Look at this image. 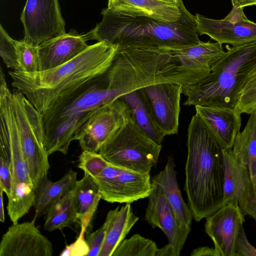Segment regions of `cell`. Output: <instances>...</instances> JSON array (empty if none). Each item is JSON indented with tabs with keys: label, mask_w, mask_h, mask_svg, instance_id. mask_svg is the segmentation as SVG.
<instances>
[{
	"label": "cell",
	"mask_w": 256,
	"mask_h": 256,
	"mask_svg": "<svg viewBox=\"0 0 256 256\" xmlns=\"http://www.w3.org/2000/svg\"><path fill=\"white\" fill-rule=\"evenodd\" d=\"M226 48L227 50L206 77L195 84L182 86L187 98L184 105L235 108L244 85L256 70V40Z\"/></svg>",
	"instance_id": "cell-4"
},
{
	"label": "cell",
	"mask_w": 256,
	"mask_h": 256,
	"mask_svg": "<svg viewBox=\"0 0 256 256\" xmlns=\"http://www.w3.org/2000/svg\"><path fill=\"white\" fill-rule=\"evenodd\" d=\"M222 154L224 164V202L235 200L240 206L246 198L250 184L247 169L232 148L222 149Z\"/></svg>",
	"instance_id": "cell-22"
},
{
	"label": "cell",
	"mask_w": 256,
	"mask_h": 256,
	"mask_svg": "<svg viewBox=\"0 0 256 256\" xmlns=\"http://www.w3.org/2000/svg\"><path fill=\"white\" fill-rule=\"evenodd\" d=\"M236 256H256V248L248 241L244 226L238 238Z\"/></svg>",
	"instance_id": "cell-36"
},
{
	"label": "cell",
	"mask_w": 256,
	"mask_h": 256,
	"mask_svg": "<svg viewBox=\"0 0 256 256\" xmlns=\"http://www.w3.org/2000/svg\"><path fill=\"white\" fill-rule=\"evenodd\" d=\"M53 246L32 221L12 224L0 242V256H52Z\"/></svg>",
	"instance_id": "cell-15"
},
{
	"label": "cell",
	"mask_w": 256,
	"mask_h": 256,
	"mask_svg": "<svg viewBox=\"0 0 256 256\" xmlns=\"http://www.w3.org/2000/svg\"><path fill=\"white\" fill-rule=\"evenodd\" d=\"M154 120L165 136L176 134L182 85L174 82L153 83L141 88Z\"/></svg>",
	"instance_id": "cell-13"
},
{
	"label": "cell",
	"mask_w": 256,
	"mask_h": 256,
	"mask_svg": "<svg viewBox=\"0 0 256 256\" xmlns=\"http://www.w3.org/2000/svg\"><path fill=\"white\" fill-rule=\"evenodd\" d=\"M244 8L232 7L223 19L214 20L196 14L198 34H206L216 42L236 46L256 40V23L246 16Z\"/></svg>",
	"instance_id": "cell-11"
},
{
	"label": "cell",
	"mask_w": 256,
	"mask_h": 256,
	"mask_svg": "<svg viewBox=\"0 0 256 256\" xmlns=\"http://www.w3.org/2000/svg\"><path fill=\"white\" fill-rule=\"evenodd\" d=\"M73 190L50 208L46 214L44 230L51 232L62 230L78 222L74 204Z\"/></svg>",
	"instance_id": "cell-27"
},
{
	"label": "cell",
	"mask_w": 256,
	"mask_h": 256,
	"mask_svg": "<svg viewBox=\"0 0 256 256\" xmlns=\"http://www.w3.org/2000/svg\"><path fill=\"white\" fill-rule=\"evenodd\" d=\"M240 206L244 214L256 218V174L250 180L246 198Z\"/></svg>",
	"instance_id": "cell-34"
},
{
	"label": "cell",
	"mask_w": 256,
	"mask_h": 256,
	"mask_svg": "<svg viewBox=\"0 0 256 256\" xmlns=\"http://www.w3.org/2000/svg\"><path fill=\"white\" fill-rule=\"evenodd\" d=\"M108 222L105 240L99 256H112L139 218L134 212L130 204L110 210L106 216Z\"/></svg>",
	"instance_id": "cell-21"
},
{
	"label": "cell",
	"mask_w": 256,
	"mask_h": 256,
	"mask_svg": "<svg viewBox=\"0 0 256 256\" xmlns=\"http://www.w3.org/2000/svg\"><path fill=\"white\" fill-rule=\"evenodd\" d=\"M244 215L236 201L228 200L206 218L205 232L212 240L219 256H236Z\"/></svg>",
	"instance_id": "cell-12"
},
{
	"label": "cell",
	"mask_w": 256,
	"mask_h": 256,
	"mask_svg": "<svg viewBox=\"0 0 256 256\" xmlns=\"http://www.w3.org/2000/svg\"><path fill=\"white\" fill-rule=\"evenodd\" d=\"M86 230L81 228L79 236L72 243L67 245L60 254V256H88L89 247L84 234Z\"/></svg>",
	"instance_id": "cell-33"
},
{
	"label": "cell",
	"mask_w": 256,
	"mask_h": 256,
	"mask_svg": "<svg viewBox=\"0 0 256 256\" xmlns=\"http://www.w3.org/2000/svg\"><path fill=\"white\" fill-rule=\"evenodd\" d=\"M131 110L118 98L105 105L88 120L78 140L82 150L98 152L102 146L132 118Z\"/></svg>",
	"instance_id": "cell-9"
},
{
	"label": "cell",
	"mask_w": 256,
	"mask_h": 256,
	"mask_svg": "<svg viewBox=\"0 0 256 256\" xmlns=\"http://www.w3.org/2000/svg\"><path fill=\"white\" fill-rule=\"evenodd\" d=\"M152 184V190L148 197L145 220L152 227H157L164 232L168 244L173 248L175 256H178L190 228L182 224L162 190L156 184Z\"/></svg>",
	"instance_id": "cell-14"
},
{
	"label": "cell",
	"mask_w": 256,
	"mask_h": 256,
	"mask_svg": "<svg viewBox=\"0 0 256 256\" xmlns=\"http://www.w3.org/2000/svg\"><path fill=\"white\" fill-rule=\"evenodd\" d=\"M76 181L77 172L72 170L56 182L50 180L48 176L43 178L35 191V218L46 214L55 203L74 190Z\"/></svg>",
	"instance_id": "cell-20"
},
{
	"label": "cell",
	"mask_w": 256,
	"mask_h": 256,
	"mask_svg": "<svg viewBox=\"0 0 256 256\" xmlns=\"http://www.w3.org/2000/svg\"><path fill=\"white\" fill-rule=\"evenodd\" d=\"M108 224V222L106 218L100 228L86 236V239L89 247L88 256H99L105 240Z\"/></svg>",
	"instance_id": "cell-32"
},
{
	"label": "cell",
	"mask_w": 256,
	"mask_h": 256,
	"mask_svg": "<svg viewBox=\"0 0 256 256\" xmlns=\"http://www.w3.org/2000/svg\"><path fill=\"white\" fill-rule=\"evenodd\" d=\"M165 2H174L172 0H162Z\"/></svg>",
	"instance_id": "cell-41"
},
{
	"label": "cell",
	"mask_w": 256,
	"mask_h": 256,
	"mask_svg": "<svg viewBox=\"0 0 256 256\" xmlns=\"http://www.w3.org/2000/svg\"><path fill=\"white\" fill-rule=\"evenodd\" d=\"M184 190L193 218L198 222L224 204L222 148L196 114L188 129Z\"/></svg>",
	"instance_id": "cell-3"
},
{
	"label": "cell",
	"mask_w": 256,
	"mask_h": 256,
	"mask_svg": "<svg viewBox=\"0 0 256 256\" xmlns=\"http://www.w3.org/2000/svg\"><path fill=\"white\" fill-rule=\"evenodd\" d=\"M235 108L242 114H250L256 110V70L248 78Z\"/></svg>",
	"instance_id": "cell-30"
},
{
	"label": "cell",
	"mask_w": 256,
	"mask_h": 256,
	"mask_svg": "<svg viewBox=\"0 0 256 256\" xmlns=\"http://www.w3.org/2000/svg\"><path fill=\"white\" fill-rule=\"evenodd\" d=\"M156 256H175L172 246L166 244L161 248H158Z\"/></svg>",
	"instance_id": "cell-38"
},
{
	"label": "cell",
	"mask_w": 256,
	"mask_h": 256,
	"mask_svg": "<svg viewBox=\"0 0 256 256\" xmlns=\"http://www.w3.org/2000/svg\"><path fill=\"white\" fill-rule=\"evenodd\" d=\"M158 248L154 241L136 234L124 240L112 256H156Z\"/></svg>",
	"instance_id": "cell-28"
},
{
	"label": "cell",
	"mask_w": 256,
	"mask_h": 256,
	"mask_svg": "<svg viewBox=\"0 0 256 256\" xmlns=\"http://www.w3.org/2000/svg\"><path fill=\"white\" fill-rule=\"evenodd\" d=\"M254 218V219L256 221V218Z\"/></svg>",
	"instance_id": "cell-43"
},
{
	"label": "cell",
	"mask_w": 256,
	"mask_h": 256,
	"mask_svg": "<svg viewBox=\"0 0 256 256\" xmlns=\"http://www.w3.org/2000/svg\"><path fill=\"white\" fill-rule=\"evenodd\" d=\"M167 50L175 58L177 81L182 86L195 84L206 77L226 52L222 44L210 41Z\"/></svg>",
	"instance_id": "cell-10"
},
{
	"label": "cell",
	"mask_w": 256,
	"mask_h": 256,
	"mask_svg": "<svg viewBox=\"0 0 256 256\" xmlns=\"http://www.w3.org/2000/svg\"><path fill=\"white\" fill-rule=\"evenodd\" d=\"M158 186L175 211L182 224L190 228L193 218L192 211L184 202L176 178L173 158L168 156L164 169L151 179Z\"/></svg>",
	"instance_id": "cell-19"
},
{
	"label": "cell",
	"mask_w": 256,
	"mask_h": 256,
	"mask_svg": "<svg viewBox=\"0 0 256 256\" xmlns=\"http://www.w3.org/2000/svg\"><path fill=\"white\" fill-rule=\"evenodd\" d=\"M20 19L24 39L36 46L66 33L58 0H26Z\"/></svg>",
	"instance_id": "cell-8"
},
{
	"label": "cell",
	"mask_w": 256,
	"mask_h": 256,
	"mask_svg": "<svg viewBox=\"0 0 256 256\" xmlns=\"http://www.w3.org/2000/svg\"><path fill=\"white\" fill-rule=\"evenodd\" d=\"M232 150L252 179L256 174V110L250 114L244 128L236 136Z\"/></svg>",
	"instance_id": "cell-25"
},
{
	"label": "cell",
	"mask_w": 256,
	"mask_h": 256,
	"mask_svg": "<svg viewBox=\"0 0 256 256\" xmlns=\"http://www.w3.org/2000/svg\"><path fill=\"white\" fill-rule=\"evenodd\" d=\"M102 194L92 178L84 172L73 190V200L80 228L87 230L97 210Z\"/></svg>",
	"instance_id": "cell-23"
},
{
	"label": "cell",
	"mask_w": 256,
	"mask_h": 256,
	"mask_svg": "<svg viewBox=\"0 0 256 256\" xmlns=\"http://www.w3.org/2000/svg\"><path fill=\"white\" fill-rule=\"evenodd\" d=\"M174 2H177L178 0H172Z\"/></svg>",
	"instance_id": "cell-42"
},
{
	"label": "cell",
	"mask_w": 256,
	"mask_h": 256,
	"mask_svg": "<svg viewBox=\"0 0 256 256\" xmlns=\"http://www.w3.org/2000/svg\"><path fill=\"white\" fill-rule=\"evenodd\" d=\"M108 8L124 15L144 16L164 22L176 21L181 16L178 2L162 0H108Z\"/></svg>",
	"instance_id": "cell-18"
},
{
	"label": "cell",
	"mask_w": 256,
	"mask_h": 256,
	"mask_svg": "<svg viewBox=\"0 0 256 256\" xmlns=\"http://www.w3.org/2000/svg\"><path fill=\"white\" fill-rule=\"evenodd\" d=\"M118 48V45L97 42L70 61L52 68L34 72L9 71L12 86L42 115L68 94L105 72Z\"/></svg>",
	"instance_id": "cell-1"
},
{
	"label": "cell",
	"mask_w": 256,
	"mask_h": 256,
	"mask_svg": "<svg viewBox=\"0 0 256 256\" xmlns=\"http://www.w3.org/2000/svg\"><path fill=\"white\" fill-rule=\"evenodd\" d=\"M162 148V145L148 136L132 116L102 146L98 152L116 166L150 173L158 162Z\"/></svg>",
	"instance_id": "cell-5"
},
{
	"label": "cell",
	"mask_w": 256,
	"mask_h": 256,
	"mask_svg": "<svg viewBox=\"0 0 256 256\" xmlns=\"http://www.w3.org/2000/svg\"><path fill=\"white\" fill-rule=\"evenodd\" d=\"M0 54L6 66L18 70L14 40L0 26Z\"/></svg>",
	"instance_id": "cell-31"
},
{
	"label": "cell",
	"mask_w": 256,
	"mask_h": 256,
	"mask_svg": "<svg viewBox=\"0 0 256 256\" xmlns=\"http://www.w3.org/2000/svg\"><path fill=\"white\" fill-rule=\"evenodd\" d=\"M119 98L128 104L135 122L145 134L154 142L161 144L166 136L156 124L141 88L124 94Z\"/></svg>",
	"instance_id": "cell-24"
},
{
	"label": "cell",
	"mask_w": 256,
	"mask_h": 256,
	"mask_svg": "<svg viewBox=\"0 0 256 256\" xmlns=\"http://www.w3.org/2000/svg\"><path fill=\"white\" fill-rule=\"evenodd\" d=\"M14 45L18 66L17 71L25 72L40 71L38 46L24 39L14 40Z\"/></svg>",
	"instance_id": "cell-29"
},
{
	"label": "cell",
	"mask_w": 256,
	"mask_h": 256,
	"mask_svg": "<svg viewBox=\"0 0 256 256\" xmlns=\"http://www.w3.org/2000/svg\"><path fill=\"white\" fill-rule=\"evenodd\" d=\"M90 176L97 184L102 199L110 203L131 204L148 198L152 190L150 173L128 170L108 161Z\"/></svg>",
	"instance_id": "cell-7"
},
{
	"label": "cell",
	"mask_w": 256,
	"mask_h": 256,
	"mask_svg": "<svg viewBox=\"0 0 256 256\" xmlns=\"http://www.w3.org/2000/svg\"><path fill=\"white\" fill-rule=\"evenodd\" d=\"M202 120L222 149L232 148L240 132L242 114L236 108L220 106H196Z\"/></svg>",
	"instance_id": "cell-16"
},
{
	"label": "cell",
	"mask_w": 256,
	"mask_h": 256,
	"mask_svg": "<svg viewBox=\"0 0 256 256\" xmlns=\"http://www.w3.org/2000/svg\"><path fill=\"white\" fill-rule=\"evenodd\" d=\"M13 110L24 158L35 188L50 168L42 115L20 92H12Z\"/></svg>",
	"instance_id": "cell-6"
},
{
	"label": "cell",
	"mask_w": 256,
	"mask_h": 256,
	"mask_svg": "<svg viewBox=\"0 0 256 256\" xmlns=\"http://www.w3.org/2000/svg\"><path fill=\"white\" fill-rule=\"evenodd\" d=\"M85 35L74 30L48 40L38 46L40 71L62 65L72 60L89 45Z\"/></svg>",
	"instance_id": "cell-17"
},
{
	"label": "cell",
	"mask_w": 256,
	"mask_h": 256,
	"mask_svg": "<svg viewBox=\"0 0 256 256\" xmlns=\"http://www.w3.org/2000/svg\"><path fill=\"white\" fill-rule=\"evenodd\" d=\"M181 16L176 21L164 22L144 16L124 15L107 8L102 21L85 34L86 40L105 42L122 46L180 48L200 42L196 17L178 1Z\"/></svg>",
	"instance_id": "cell-2"
},
{
	"label": "cell",
	"mask_w": 256,
	"mask_h": 256,
	"mask_svg": "<svg viewBox=\"0 0 256 256\" xmlns=\"http://www.w3.org/2000/svg\"><path fill=\"white\" fill-rule=\"evenodd\" d=\"M232 7L244 8L250 6L256 5V0H231Z\"/></svg>",
	"instance_id": "cell-39"
},
{
	"label": "cell",
	"mask_w": 256,
	"mask_h": 256,
	"mask_svg": "<svg viewBox=\"0 0 256 256\" xmlns=\"http://www.w3.org/2000/svg\"><path fill=\"white\" fill-rule=\"evenodd\" d=\"M35 191L32 184L24 182H12L6 206L8 214L12 224L18 223L34 206Z\"/></svg>",
	"instance_id": "cell-26"
},
{
	"label": "cell",
	"mask_w": 256,
	"mask_h": 256,
	"mask_svg": "<svg viewBox=\"0 0 256 256\" xmlns=\"http://www.w3.org/2000/svg\"><path fill=\"white\" fill-rule=\"evenodd\" d=\"M12 184V178L10 166L8 162L0 157V188L7 197L10 194Z\"/></svg>",
	"instance_id": "cell-35"
},
{
	"label": "cell",
	"mask_w": 256,
	"mask_h": 256,
	"mask_svg": "<svg viewBox=\"0 0 256 256\" xmlns=\"http://www.w3.org/2000/svg\"><path fill=\"white\" fill-rule=\"evenodd\" d=\"M3 190L0 188V220L2 222H5V215L3 200Z\"/></svg>",
	"instance_id": "cell-40"
},
{
	"label": "cell",
	"mask_w": 256,
	"mask_h": 256,
	"mask_svg": "<svg viewBox=\"0 0 256 256\" xmlns=\"http://www.w3.org/2000/svg\"><path fill=\"white\" fill-rule=\"evenodd\" d=\"M192 256H219L214 248L208 246H200L194 248L190 254Z\"/></svg>",
	"instance_id": "cell-37"
}]
</instances>
